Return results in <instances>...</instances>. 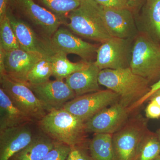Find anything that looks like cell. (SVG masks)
Returning <instances> with one entry per match:
<instances>
[{
	"label": "cell",
	"mask_w": 160,
	"mask_h": 160,
	"mask_svg": "<svg viewBox=\"0 0 160 160\" xmlns=\"http://www.w3.org/2000/svg\"><path fill=\"white\" fill-rule=\"evenodd\" d=\"M36 123L40 131L55 142L70 147L89 142L85 122L63 108L52 110Z\"/></svg>",
	"instance_id": "6da1fadb"
},
{
	"label": "cell",
	"mask_w": 160,
	"mask_h": 160,
	"mask_svg": "<svg viewBox=\"0 0 160 160\" xmlns=\"http://www.w3.org/2000/svg\"><path fill=\"white\" fill-rule=\"evenodd\" d=\"M99 83L116 93L119 102L129 108L150 90V82L129 68L100 71Z\"/></svg>",
	"instance_id": "7a4b0ae2"
},
{
	"label": "cell",
	"mask_w": 160,
	"mask_h": 160,
	"mask_svg": "<svg viewBox=\"0 0 160 160\" xmlns=\"http://www.w3.org/2000/svg\"><path fill=\"white\" fill-rule=\"evenodd\" d=\"M66 24L76 34L101 43L112 38L106 27L103 7L93 0H82L68 15Z\"/></svg>",
	"instance_id": "3957f363"
},
{
	"label": "cell",
	"mask_w": 160,
	"mask_h": 160,
	"mask_svg": "<svg viewBox=\"0 0 160 160\" xmlns=\"http://www.w3.org/2000/svg\"><path fill=\"white\" fill-rule=\"evenodd\" d=\"M130 68L150 83L157 82L160 79V44L142 32L138 34L133 40Z\"/></svg>",
	"instance_id": "277c9868"
},
{
	"label": "cell",
	"mask_w": 160,
	"mask_h": 160,
	"mask_svg": "<svg viewBox=\"0 0 160 160\" xmlns=\"http://www.w3.org/2000/svg\"><path fill=\"white\" fill-rule=\"evenodd\" d=\"M0 83L1 88L14 105L34 122L50 112L26 84L12 79L5 73L0 74Z\"/></svg>",
	"instance_id": "5b68a950"
},
{
	"label": "cell",
	"mask_w": 160,
	"mask_h": 160,
	"mask_svg": "<svg viewBox=\"0 0 160 160\" xmlns=\"http://www.w3.org/2000/svg\"><path fill=\"white\" fill-rule=\"evenodd\" d=\"M146 123L141 118L127 121L112 134L115 160H138L140 144L147 132Z\"/></svg>",
	"instance_id": "8992f818"
},
{
	"label": "cell",
	"mask_w": 160,
	"mask_h": 160,
	"mask_svg": "<svg viewBox=\"0 0 160 160\" xmlns=\"http://www.w3.org/2000/svg\"><path fill=\"white\" fill-rule=\"evenodd\" d=\"M133 40L110 38L99 46L94 63L101 70L129 68Z\"/></svg>",
	"instance_id": "52a82bcc"
},
{
	"label": "cell",
	"mask_w": 160,
	"mask_h": 160,
	"mask_svg": "<svg viewBox=\"0 0 160 160\" xmlns=\"http://www.w3.org/2000/svg\"><path fill=\"white\" fill-rule=\"evenodd\" d=\"M118 102V95L107 89L76 97L63 109L85 122L99 112Z\"/></svg>",
	"instance_id": "ba28073f"
},
{
	"label": "cell",
	"mask_w": 160,
	"mask_h": 160,
	"mask_svg": "<svg viewBox=\"0 0 160 160\" xmlns=\"http://www.w3.org/2000/svg\"><path fill=\"white\" fill-rule=\"evenodd\" d=\"M43 56L20 48L8 52L0 49V74L5 73L12 79L26 85L27 74Z\"/></svg>",
	"instance_id": "9c48e42d"
},
{
	"label": "cell",
	"mask_w": 160,
	"mask_h": 160,
	"mask_svg": "<svg viewBox=\"0 0 160 160\" xmlns=\"http://www.w3.org/2000/svg\"><path fill=\"white\" fill-rule=\"evenodd\" d=\"M22 13L50 38L62 24L67 23L53 12L39 6L33 0H8V3Z\"/></svg>",
	"instance_id": "30bf717a"
},
{
	"label": "cell",
	"mask_w": 160,
	"mask_h": 160,
	"mask_svg": "<svg viewBox=\"0 0 160 160\" xmlns=\"http://www.w3.org/2000/svg\"><path fill=\"white\" fill-rule=\"evenodd\" d=\"M129 112V108L118 102L99 112L85 122L86 131L113 134L127 122Z\"/></svg>",
	"instance_id": "8fae6325"
},
{
	"label": "cell",
	"mask_w": 160,
	"mask_h": 160,
	"mask_svg": "<svg viewBox=\"0 0 160 160\" xmlns=\"http://www.w3.org/2000/svg\"><path fill=\"white\" fill-rule=\"evenodd\" d=\"M37 98L49 111L62 109L76 95L63 80L56 79L40 85L27 84Z\"/></svg>",
	"instance_id": "7c38bea8"
},
{
	"label": "cell",
	"mask_w": 160,
	"mask_h": 160,
	"mask_svg": "<svg viewBox=\"0 0 160 160\" xmlns=\"http://www.w3.org/2000/svg\"><path fill=\"white\" fill-rule=\"evenodd\" d=\"M49 43L53 51H61L66 54H74L83 61L90 62L97 54L99 46L83 41L68 29L59 28L49 38Z\"/></svg>",
	"instance_id": "4fadbf2b"
},
{
	"label": "cell",
	"mask_w": 160,
	"mask_h": 160,
	"mask_svg": "<svg viewBox=\"0 0 160 160\" xmlns=\"http://www.w3.org/2000/svg\"><path fill=\"white\" fill-rule=\"evenodd\" d=\"M6 15L17 39L20 49L29 52L51 56L54 51L52 49L49 39L40 38L28 24L16 18L8 7Z\"/></svg>",
	"instance_id": "5bb4252c"
},
{
	"label": "cell",
	"mask_w": 160,
	"mask_h": 160,
	"mask_svg": "<svg viewBox=\"0 0 160 160\" xmlns=\"http://www.w3.org/2000/svg\"><path fill=\"white\" fill-rule=\"evenodd\" d=\"M103 9L106 27L112 37L134 39L138 28L133 10L105 7Z\"/></svg>",
	"instance_id": "9a60e30c"
},
{
	"label": "cell",
	"mask_w": 160,
	"mask_h": 160,
	"mask_svg": "<svg viewBox=\"0 0 160 160\" xmlns=\"http://www.w3.org/2000/svg\"><path fill=\"white\" fill-rule=\"evenodd\" d=\"M31 124L0 131V160H9L31 142L35 134Z\"/></svg>",
	"instance_id": "2e32d148"
},
{
	"label": "cell",
	"mask_w": 160,
	"mask_h": 160,
	"mask_svg": "<svg viewBox=\"0 0 160 160\" xmlns=\"http://www.w3.org/2000/svg\"><path fill=\"white\" fill-rule=\"evenodd\" d=\"M100 71L94 62H91L88 67L66 78V82L74 92L76 97L99 91Z\"/></svg>",
	"instance_id": "e0dca14e"
},
{
	"label": "cell",
	"mask_w": 160,
	"mask_h": 160,
	"mask_svg": "<svg viewBox=\"0 0 160 160\" xmlns=\"http://www.w3.org/2000/svg\"><path fill=\"white\" fill-rule=\"evenodd\" d=\"M139 22L142 32L160 44V0H143Z\"/></svg>",
	"instance_id": "ac0fdd59"
},
{
	"label": "cell",
	"mask_w": 160,
	"mask_h": 160,
	"mask_svg": "<svg viewBox=\"0 0 160 160\" xmlns=\"http://www.w3.org/2000/svg\"><path fill=\"white\" fill-rule=\"evenodd\" d=\"M33 122L0 88V131Z\"/></svg>",
	"instance_id": "d6986e66"
},
{
	"label": "cell",
	"mask_w": 160,
	"mask_h": 160,
	"mask_svg": "<svg viewBox=\"0 0 160 160\" xmlns=\"http://www.w3.org/2000/svg\"><path fill=\"white\" fill-rule=\"evenodd\" d=\"M55 142L40 131L26 147L9 160H42L54 147Z\"/></svg>",
	"instance_id": "ffe728a7"
},
{
	"label": "cell",
	"mask_w": 160,
	"mask_h": 160,
	"mask_svg": "<svg viewBox=\"0 0 160 160\" xmlns=\"http://www.w3.org/2000/svg\"><path fill=\"white\" fill-rule=\"evenodd\" d=\"M67 54L61 51H54L50 57L52 76L56 79L63 80L74 72L85 69L92 62L82 61L72 62L67 57Z\"/></svg>",
	"instance_id": "44dd1931"
},
{
	"label": "cell",
	"mask_w": 160,
	"mask_h": 160,
	"mask_svg": "<svg viewBox=\"0 0 160 160\" xmlns=\"http://www.w3.org/2000/svg\"><path fill=\"white\" fill-rule=\"evenodd\" d=\"M89 148L94 160H115L112 134L95 133L89 142Z\"/></svg>",
	"instance_id": "7402d4cb"
},
{
	"label": "cell",
	"mask_w": 160,
	"mask_h": 160,
	"mask_svg": "<svg viewBox=\"0 0 160 160\" xmlns=\"http://www.w3.org/2000/svg\"><path fill=\"white\" fill-rule=\"evenodd\" d=\"M51 56H43L35 64L27 74L26 85H40L49 81L52 76Z\"/></svg>",
	"instance_id": "603a6c76"
},
{
	"label": "cell",
	"mask_w": 160,
	"mask_h": 160,
	"mask_svg": "<svg viewBox=\"0 0 160 160\" xmlns=\"http://www.w3.org/2000/svg\"><path fill=\"white\" fill-rule=\"evenodd\" d=\"M160 155V141L157 135L147 132L139 149L138 160H155Z\"/></svg>",
	"instance_id": "cb8c5ba5"
},
{
	"label": "cell",
	"mask_w": 160,
	"mask_h": 160,
	"mask_svg": "<svg viewBox=\"0 0 160 160\" xmlns=\"http://www.w3.org/2000/svg\"><path fill=\"white\" fill-rule=\"evenodd\" d=\"M49 11L66 22V17L80 6L82 0H38Z\"/></svg>",
	"instance_id": "d4e9b609"
},
{
	"label": "cell",
	"mask_w": 160,
	"mask_h": 160,
	"mask_svg": "<svg viewBox=\"0 0 160 160\" xmlns=\"http://www.w3.org/2000/svg\"><path fill=\"white\" fill-rule=\"evenodd\" d=\"M19 48L17 39L6 15L0 20V49L8 52Z\"/></svg>",
	"instance_id": "484cf974"
},
{
	"label": "cell",
	"mask_w": 160,
	"mask_h": 160,
	"mask_svg": "<svg viewBox=\"0 0 160 160\" xmlns=\"http://www.w3.org/2000/svg\"><path fill=\"white\" fill-rule=\"evenodd\" d=\"M71 149L68 145L55 142L54 147L42 160H66Z\"/></svg>",
	"instance_id": "4316f807"
},
{
	"label": "cell",
	"mask_w": 160,
	"mask_h": 160,
	"mask_svg": "<svg viewBox=\"0 0 160 160\" xmlns=\"http://www.w3.org/2000/svg\"><path fill=\"white\" fill-rule=\"evenodd\" d=\"M89 143L71 147L66 160H94L89 152Z\"/></svg>",
	"instance_id": "83f0119b"
},
{
	"label": "cell",
	"mask_w": 160,
	"mask_h": 160,
	"mask_svg": "<svg viewBox=\"0 0 160 160\" xmlns=\"http://www.w3.org/2000/svg\"><path fill=\"white\" fill-rule=\"evenodd\" d=\"M103 7L114 9H128L134 11L135 8L126 0H93Z\"/></svg>",
	"instance_id": "f1b7e54d"
},
{
	"label": "cell",
	"mask_w": 160,
	"mask_h": 160,
	"mask_svg": "<svg viewBox=\"0 0 160 160\" xmlns=\"http://www.w3.org/2000/svg\"><path fill=\"white\" fill-rule=\"evenodd\" d=\"M159 89H160V79L157 82L154 83L150 86V90L146 95L144 96L141 99L139 100L137 102L133 104L132 106H130V108H129L130 111L137 109L138 107L141 106V105H142L145 102H146L147 100H149V98L151 97Z\"/></svg>",
	"instance_id": "f546056e"
},
{
	"label": "cell",
	"mask_w": 160,
	"mask_h": 160,
	"mask_svg": "<svg viewBox=\"0 0 160 160\" xmlns=\"http://www.w3.org/2000/svg\"><path fill=\"white\" fill-rule=\"evenodd\" d=\"M146 114L149 118H158L160 117V107L156 103L150 101L146 107Z\"/></svg>",
	"instance_id": "4dcf8cb0"
},
{
	"label": "cell",
	"mask_w": 160,
	"mask_h": 160,
	"mask_svg": "<svg viewBox=\"0 0 160 160\" xmlns=\"http://www.w3.org/2000/svg\"><path fill=\"white\" fill-rule=\"evenodd\" d=\"M8 0H0V20L6 15L8 9Z\"/></svg>",
	"instance_id": "1f68e13d"
},
{
	"label": "cell",
	"mask_w": 160,
	"mask_h": 160,
	"mask_svg": "<svg viewBox=\"0 0 160 160\" xmlns=\"http://www.w3.org/2000/svg\"><path fill=\"white\" fill-rule=\"evenodd\" d=\"M126 1L129 2L130 4L134 6L135 9H137L138 7H139L143 0H126Z\"/></svg>",
	"instance_id": "d6a6232c"
},
{
	"label": "cell",
	"mask_w": 160,
	"mask_h": 160,
	"mask_svg": "<svg viewBox=\"0 0 160 160\" xmlns=\"http://www.w3.org/2000/svg\"><path fill=\"white\" fill-rule=\"evenodd\" d=\"M149 100H150V101L151 102L156 103L160 107V95L152 97Z\"/></svg>",
	"instance_id": "836d02e7"
},
{
	"label": "cell",
	"mask_w": 160,
	"mask_h": 160,
	"mask_svg": "<svg viewBox=\"0 0 160 160\" xmlns=\"http://www.w3.org/2000/svg\"><path fill=\"white\" fill-rule=\"evenodd\" d=\"M158 95H160V89H159V90H158L156 92H155L154 94H153V95H152V96L151 97H152L153 96H155Z\"/></svg>",
	"instance_id": "e575fe53"
},
{
	"label": "cell",
	"mask_w": 160,
	"mask_h": 160,
	"mask_svg": "<svg viewBox=\"0 0 160 160\" xmlns=\"http://www.w3.org/2000/svg\"><path fill=\"white\" fill-rule=\"evenodd\" d=\"M157 135L158 138L160 141V129H159L158 130L157 132Z\"/></svg>",
	"instance_id": "d590c367"
},
{
	"label": "cell",
	"mask_w": 160,
	"mask_h": 160,
	"mask_svg": "<svg viewBox=\"0 0 160 160\" xmlns=\"http://www.w3.org/2000/svg\"><path fill=\"white\" fill-rule=\"evenodd\" d=\"M155 160H160V155Z\"/></svg>",
	"instance_id": "8d00e7d4"
}]
</instances>
